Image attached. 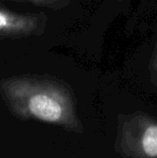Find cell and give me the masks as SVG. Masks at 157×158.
Returning a JSON list of instances; mask_svg holds the SVG:
<instances>
[{"instance_id": "obj_1", "label": "cell", "mask_w": 157, "mask_h": 158, "mask_svg": "<svg viewBox=\"0 0 157 158\" xmlns=\"http://www.w3.org/2000/svg\"><path fill=\"white\" fill-rule=\"evenodd\" d=\"M0 96L16 118L58 126L83 135L85 127L71 88L55 77L23 74L0 81Z\"/></svg>"}, {"instance_id": "obj_3", "label": "cell", "mask_w": 157, "mask_h": 158, "mask_svg": "<svg viewBox=\"0 0 157 158\" xmlns=\"http://www.w3.org/2000/svg\"><path fill=\"white\" fill-rule=\"evenodd\" d=\"M45 24L46 16L43 14H21L0 8V39L39 35Z\"/></svg>"}, {"instance_id": "obj_2", "label": "cell", "mask_w": 157, "mask_h": 158, "mask_svg": "<svg viewBox=\"0 0 157 158\" xmlns=\"http://www.w3.org/2000/svg\"><path fill=\"white\" fill-rule=\"evenodd\" d=\"M114 150L121 158H157V117L142 111L118 113Z\"/></svg>"}, {"instance_id": "obj_4", "label": "cell", "mask_w": 157, "mask_h": 158, "mask_svg": "<svg viewBox=\"0 0 157 158\" xmlns=\"http://www.w3.org/2000/svg\"><path fill=\"white\" fill-rule=\"evenodd\" d=\"M16 1L31 2V3L38 4V6H61L64 2H67V0H16Z\"/></svg>"}, {"instance_id": "obj_5", "label": "cell", "mask_w": 157, "mask_h": 158, "mask_svg": "<svg viewBox=\"0 0 157 158\" xmlns=\"http://www.w3.org/2000/svg\"><path fill=\"white\" fill-rule=\"evenodd\" d=\"M150 73H151V80L157 86V46L150 61Z\"/></svg>"}]
</instances>
